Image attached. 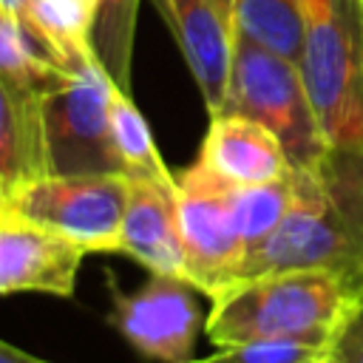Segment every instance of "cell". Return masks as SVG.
<instances>
[{
	"label": "cell",
	"mask_w": 363,
	"mask_h": 363,
	"mask_svg": "<svg viewBox=\"0 0 363 363\" xmlns=\"http://www.w3.org/2000/svg\"><path fill=\"white\" fill-rule=\"evenodd\" d=\"M139 0H96L91 23V48L113 88L133 96L130 91V62L136 40Z\"/></svg>",
	"instance_id": "9a60e30c"
},
{
	"label": "cell",
	"mask_w": 363,
	"mask_h": 363,
	"mask_svg": "<svg viewBox=\"0 0 363 363\" xmlns=\"http://www.w3.org/2000/svg\"><path fill=\"white\" fill-rule=\"evenodd\" d=\"M0 363H45V360H37L34 354H28V352L0 340Z\"/></svg>",
	"instance_id": "ffe728a7"
},
{
	"label": "cell",
	"mask_w": 363,
	"mask_h": 363,
	"mask_svg": "<svg viewBox=\"0 0 363 363\" xmlns=\"http://www.w3.org/2000/svg\"><path fill=\"white\" fill-rule=\"evenodd\" d=\"M233 31L298 65L303 45V0H235Z\"/></svg>",
	"instance_id": "5bb4252c"
},
{
	"label": "cell",
	"mask_w": 363,
	"mask_h": 363,
	"mask_svg": "<svg viewBox=\"0 0 363 363\" xmlns=\"http://www.w3.org/2000/svg\"><path fill=\"white\" fill-rule=\"evenodd\" d=\"M45 91L0 74V193L48 173Z\"/></svg>",
	"instance_id": "4fadbf2b"
},
{
	"label": "cell",
	"mask_w": 363,
	"mask_h": 363,
	"mask_svg": "<svg viewBox=\"0 0 363 363\" xmlns=\"http://www.w3.org/2000/svg\"><path fill=\"white\" fill-rule=\"evenodd\" d=\"M0 9L14 14V17H28L31 11V0H0Z\"/></svg>",
	"instance_id": "44dd1931"
},
{
	"label": "cell",
	"mask_w": 363,
	"mask_h": 363,
	"mask_svg": "<svg viewBox=\"0 0 363 363\" xmlns=\"http://www.w3.org/2000/svg\"><path fill=\"white\" fill-rule=\"evenodd\" d=\"M113 82L96 62L82 60L71 79L45 94L48 173H125L111 128Z\"/></svg>",
	"instance_id": "8992f818"
},
{
	"label": "cell",
	"mask_w": 363,
	"mask_h": 363,
	"mask_svg": "<svg viewBox=\"0 0 363 363\" xmlns=\"http://www.w3.org/2000/svg\"><path fill=\"white\" fill-rule=\"evenodd\" d=\"M128 190L125 173H45L3 196V218L68 238L85 252H116Z\"/></svg>",
	"instance_id": "5b68a950"
},
{
	"label": "cell",
	"mask_w": 363,
	"mask_h": 363,
	"mask_svg": "<svg viewBox=\"0 0 363 363\" xmlns=\"http://www.w3.org/2000/svg\"><path fill=\"white\" fill-rule=\"evenodd\" d=\"M224 201L230 207L233 224L244 241V247L261 244L286 216L292 196H295V170L284 179L264 182V184H233L221 179Z\"/></svg>",
	"instance_id": "2e32d148"
},
{
	"label": "cell",
	"mask_w": 363,
	"mask_h": 363,
	"mask_svg": "<svg viewBox=\"0 0 363 363\" xmlns=\"http://www.w3.org/2000/svg\"><path fill=\"white\" fill-rule=\"evenodd\" d=\"M354 295H363V275H360V281L354 284Z\"/></svg>",
	"instance_id": "cb8c5ba5"
},
{
	"label": "cell",
	"mask_w": 363,
	"mask_h": 363,
	"mask_svg": "<svg viewBox=\"0 0 363 363\" xmlns=\"http://www.w3.org/2000/svg\"><path fill=\"white\" fill-rule=\"evenodd\" d=\"M326 346L306 340L264 337V340H241V343L218 346V352L207 357H193L190 363H309Z\"/></svg>",
	"instance_id": "ac0fdd59"
},
{
	"label": "cell",
	"mask_w": 363,
	"mask_h": 363,
	"mask_svg": "<svg viewBox=\"0 0 363 363\" xmlns=\"http://www.w3.org/2000/svg\"><path fill=\"white\" fill-rule=\"evenodd\" d=\"M111 323L147 360L190 363L207 323L199 289L179 275H150L145 286L122 292L111 284Z\"/></svg>",
	"instance_id": "ba28073f"
},
{
	"label": "cell",
	"mask_w": 363,
	"mask_h": 363,
	"mask_svg": "<svg viewBox=\"0 0 363 363\" xmlns=\"http://www.w3.org/2000/svg\"><path fill=\"white\" fill-rule=\"evenodd\" d=\"M309 363H340V360H337V357H335V354L329 352V346H326V349H323V352H320L318 357H312Z\"/></svg>",
	"instance_id": "603a6c76"
},
{
	"label": "cell",
	"mask_w": 363,
	"mask_h": 363,
	"mask_svg": "<svg viewBox=\"0 0 363 363\" xmlns=\"http://www.w3.org/2000/svg\"><path fill=\"white\" fill-rule=\"evenodd\" d=\"M298 71L335 150H363V0H303Z\"/></svg>",
	"instance_id": "3957f363"
},
{
	"label": "cell",
	"mask_w": 363,
	"mask_h": 363,
	"mask_svg": "<svg viewBox=\"0 0 363 363\" xmlns=\"http://www.w3.org/2000/svg\"><path fill=\"white\" fill-rule=\"evenodd\" d=\"M179 235L184 278L207 298L227 289L244 261V241L224 201L221 179L199 159L179 176Z\"/></svg>",
	"instance_id": "52a82bcc"
},
{
	"label": "cell",
	"mask_w": 363,
	"mask_h": 363,
	"mask_svg": "<svg viewBox=\"0 0 363 363\" xmlns=\"http://www.w3.org/2000/svg\"><path fill=\"white\" fill-rule=\"evenodd\" d=\"M116 252L133 258L150 275L184 278L179 235V182L130 179Z\"/></svg>",
	"instance_id": "8fae6325"
},
{
	"label": "cell",
	"mask_w": 363,
	"mask_h": 363,
	"mask_svg": "<svg viewBox=\"0 0 363 363\" xmlns=\"http://www.w3.org/2000/svg\"><path fill=\"white\" fill-rule=\"evenodd\" d=\"M167 31L173 34L199 91L207 113H218L230 85L233 68V23L210 0H150Z\"/></svg>",
	"instance_id": "9c48e42d"
},
{
	"label": "cell",
	"mask_w": 363,
	"mask_h": 363,
	"mask_svg": "<svg viewBox=\"0 0 363 363\" xmlns=\"http://www.w3.org/2000/svg\"><path fill=\"white\" fill-rule=\"evenodd\" d=\"M210 3L221 11V17H224V20H230V23H233V3H235V0H210Z\"/></svg>",
	"instance_id": "7402d4cb"
},
{
	"label": "cell",
	"mask_w": 363,
	"mask_h": 363,
	"mask_svg": "<svg viewBox=\"0 0 363 363\" xmlns=\"http://www.w3.org/2000/svg\"><path fill=\"white\" fill-rule=\"evenodd\" d=\"M354 298L352 284L326 269L258 275L210 298L204 332L216 346L264 337L329 346Z\"/></svg>",
	"instance_id": "7a4b0ae2"
},
{
	"label": "cell",
	"mask_w": 363,
	"mask_h": 363,
	"mask_svg": "<svg viewBox=\"0 0 363 363\" xmlns=\"http://www.w3.org/2000/svg\"><path fill=\"white\" fill-rule=\"evenodd\" d=\"M329 352L340 363H363V295L352 301L343 320L332 332Z\"/></svg>",
	"instance_id": "d6986e66"
},
{
	"label": "cell",
	"mask_w": 363,
	"mask_h": 363,
	"mask_svg": "<svg viewBox=\"0 0 363 363\" xmlns=\"http://www.w3.org/2000/svg\"><path fill=\"white\" fill-rule=\"evenodd\" d=\"M0 218H3V193H0Z\"/></svg>",
	"instance_id": "d4e9b609"
},
{
	"label": "cell",
	"mask_w": 363,
	"mask_h": 363,
	"mask_svg": "<svg viewBox=\"0 0 363 363\" xmlns=\"http://www.w3.org/2000/svg\"><path fill=\"white\" fill-rule=\"evenodd\" d=\"M326 269L354 284L363 275V150H335L312 170H295V196L281 224L244 252L233 284ZM230 284V286H233Z\"/></svg>",
	"instance_id": "6da1fadb"
},
{
	"label": "cell",
	"mask_w": 363,
	"mask_h": 363,
	"mask_svg": "<svg viewBox=\"0 0 363 363\" xmlns=\"http://www.w3.org/2000/svg\"><path fill=\"white\" fill-rule=\"evenodd\" d=\"M111 128H113V142H116L128 179L176 182V176L159 156V147L150 136L145 116L133 105V96L122 94L119 88H113L111 94Z\"/></svg>",
	"instance_id": "e0dca14e"
},
{
	"label": "cell",
	"mask_w": 363,
	"mask_h": 363,
	"mask_svg": "<svg viewBox=\"0 0 363 363\" xmlns=\"http://www.w3.org/2000/svg\"><path fill=\"white\" fill-rule=\"evenodd\" d=\"M199 162L233 184H264L292 173L278 136L261 122L238 113L210 116Z\"/></svg>",
	"instance_id": "7c38bea8"
},
{
	"label": "cell",
	"mask_w": 363,
	"mask_h": 363,
	"mask_svg": "<svg viewBox=\"0 0 363 363\" xmlns=\"http://www.w3.org/2000/svg\"><path fill=\"white\" fill-rule=\"evenodd\" d=\"M88 252L40 227L0 218V295L43 292L71 298Z\"/></svg>",
	"instance_id": "30bf717a"
},
{
	"label": "cell",
	"mask_w": 363,
	"mask_h": 363,
	"mask_svg": "<svg viewBox=\"0 0 363 363\" xmlns=\"http://www.w3.org/2000/svg\"><path fill=\"white\" fill-rule=\"evenodd\" d=\"M218 113L250 116L269 128L292 170H312L329 153L298 65L241 34L233 40L230 85Z\"/></svg>",
	"instance_id": "277c9868"
}]
</instances>
